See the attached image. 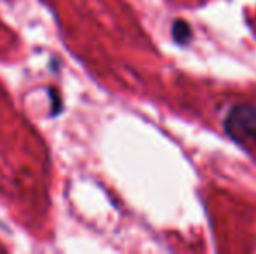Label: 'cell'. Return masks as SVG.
Here are the masks:
<instances>
[{"mask_svg":"<svg viewBox=\"0 0 256 254\" xmlns=\"http://www.w3.org/2000/svg\"><path fill=\"white\" fill-rule=\"evenodd\" d=\"M225 129L234 139L256 152V103H239L225 113Z\"/></svg>","mask_w":256,"mask_h":254,"instance_id":"1","label":"cell"}]
</instances>
